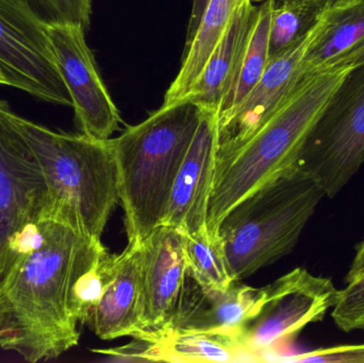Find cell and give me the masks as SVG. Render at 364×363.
I'll return each mask as SVG.
<instances>
[{
  "mask_svg": "<svg viewBox=\"0 0 364 363\" xmlns=\"http://www.w3.org/2000/svg\"><path fill=\"white\" fill-rule=\"evenodd\" d=\"M102 247L43 209L0 273V350L36 363L76 347L73 288Z\"/></svg>",
  "mask_w": 364,
  "mask_h": 363,
  "instance_id": "1",
  "label": "cell"
},
{
  "mask_svg": "<svg viewBox=\"0 0 364 363\" xmlns=\"http://www.w3.org/2000/svg\"><path fill=\"white\" fill-rule=\"evenodd\" d=\"M352 68L335 66L305 77L250 140L216 161L208 208L211 236H218L225 215L245 196L296 168L312 128Z\"/></svg>",
  "mask_w": 364,
  "mask_h": 363,
  "instance_id": "2",
  "label": "cell"
},
{
  "mask_svg": "<svg viewBox=\"0 0 364 363\" xmlns=\"http://www.w3.org/2000/svg\"><path fill=\"white\" fill-rule=\"evenodd\" d=\"M203 111L188 99L162 104L112 139L128 243L142 242L164 225L175 180Z\"/></svg>",
  "mask_w": 364,
  "mask_h": 363,
  "instance_id": "3",
  "label": "cell"
},
{
  "mask_svg": "<svg viewBox=\"0 0 364 363\" xmlns=\"http://www.w3.org/2000/svg\"><path fill=\"white\" fill-rule=\"evenodd\" d=\"M46 185L44 210L100 240L119 202L112 139L53 131L12 114Z\"/></svg>",
  "mask_w": 364,
  "mask_h": 363,
  "instance_id": "4",
  "label": "cell"
},
{
  "mask_svg": "<svg viewBox=\"0 0 364 363\" xmlns=\"http://www.w3.org/2000/svg\"><path fill=\"white\" fill-rule=\"evenodd\" d=\"M323 197L314 179L295 168L237 202L218 229L232 281L292 253Z\"/></svg>",
  "mask_w": 364,
  "mask_h": 363,
  "instance_id": "5",
  "label": "cell"
},
{
  "mask_svg": "<svg viewBox=\"0 0 364 363\" xmlns=\"http://www.w3.org/2000/svg\"><path fill=\"white\" fill-rule=\"evenodd\" d=\"M364 163V64L353 67L318 117L296 168L335 198Z\"/></svg>",
  "mask_w": 364,
  "mask_h": 363,
  "instance_id": "6",
  "label": "cell"
},
{
  "mask_svg": "<svg viewBox=\"0 0 364 363\" xmlns=\"http://www.w3.org/2000/svg\"><path fill=\"white\" fill-rule=\"evenodd\" d=\"M339 292L333 279L303 268L267 286L262 308L241 332L246 351L255 362H263L276 347L293 340L310 324L322 322L337 305Z\"/></svg>",
  "mask_w": 364,
  "mask_h": 363,
  "instance_id": "7",
  "label": "cell"
},
{
  "mask_svg": "<svg viewBox=\"0 0 364 363\" xmlns=\"http://www.w3.org/2000/svg\"><path fill=\"white\" fill-rule=\"evenodd\" d=\"M12 114L0 100V273L47 196L42 170Z\"/></svg>",
  "mask_w": 364,
  "mask_h": 363,
  "instance_id": "8",
  "label": "cell"
},
{
  "mask_svg": "<svg viewBox=\"0 0 364 363\" xmlns=\"http://www.w3.org/2000/svg\"><path fill=\"white\" fill-rule=\"evenodd\" d=\"M47 31L81 134L108 140L119 129L121 117L87 44L85 28L48 21Z\"/></svg>",
  "mask_w": 364,
  "mask_h": 363,
  "instance_id": "9",
  "label": "cell"
},
{
  "mask_svg": "<svg viewBox=\"0 0 364 363\" xmlns=\"http://www.w3.org/2000/svg\"><path fill=\"white\" fill-rule=\"evenodd\" d=\"M47 27L30 0H0V62L25 77L38 99L72 107Z\"/></svg>",
  "mask_w": 364,
  "mask_h": 363,
  "instance_id": "10",
  "label": "cell"
},
{
  "mask_svg": "<svg viewBox=\"0 0 364 363\" xmlns=\"http://www.w3.org/2000/svg\"><path fill=\"white\" fill-rule=\"evenodd\" d=\"M218 151V111L203 110L175 180L164 225L178 228L186 234L208 232Z\"/></svg>",
  "mask_w": 364,
  "mask_h": 363,
  "instance_id": "11",
  "label": "cell"
},
{
  "mask_svg": "<svg viewBox=\"0 0 364 363\" xmlns=\"http://www.w3.org/2000/svg\"><path fill=\"white\" fill-rule=\"evenodd\" d=\"M184 242L186 234L168 225L140 242L144 307L140 336L162 332L174 317L188 271Z\"/></svg>",
  "mask_w": 364,
  "mask_h": 363,
  "instance_id": "12",
  "label": "cell"
},
{
  "mask_svg": "<svg viewBox=\"0 0 364 363\" xmlns=\"http://www.w3.org/2000/svg\"><path fill=\"white\" fill-rule=\"evenodd\" d=\"M239 283L235 281L225 290L205 289L186 271L178 306L166 330L241 335L262 308L265 287L252 288Z\"/></svg>",
  "mask_w": 364,
  "mask_h": 363,
  "instance_id": "13",
  "label": "cell"
},
{
  "mask_svg": "<svg viewBox=\"0 0 364 363\" xmlns=\"http://www.w3.org/2000/svg\"><path fill=\"white\" fill-rule=\"evenodd\" d=\"M143 311L142 249L140 242L128 243L87 324L102 340L134 338L143 332Z\"/></svg>",
  "mask_w": 364,
  "mask_h": 363,
  "instance_id": "14",
  "label": "cell"
},
{
  "mask_svg": "<svg viewBox=\"0 0 364 363\" xmlns=\"http://www.w3.org/2000/svg\"><path fill=\"white\" fill-rule=\"evenodd\" d=\"M254 0H243L233 14L222 40L210 55L184 99L203 110H220L230 90L256 16Z\"/></svg>",
  "mask_w": 364,
  "mask_h": 363,
  "instance_id": "15",
  "label": "cell"
},
{
  "mask_svg": "<svg viewBox=\"0 0 364 363\" xmlns=\"http://www.w3.org/2000/svg\"><path fill=\"white\" fill-rule=\"evenodd\" d=\"M138 337L144 341L145 362H255L241 335L168 328Z\"/></svg>",
  "mask_w": 364,
  "mask_h": 363,
  "instance_id": "16",
  "label": "cell"
},
{
  "mask_svg": "<svg viewBox=\"0 0 364 363\" xmlns=\"http://www.w3.org/2000/svg\"><path fill=\"white\" fill-rule=\"evenodd\" d=\"M364 45V0L328 4L314 28L301 62L307 77L333 67L341 58Z\"/></svg>",
  "mask_w": 364,
  "mask_h": 363,
  "instance_id": "17",
  "label": "cell"
},
{
  "mask_svg": "<svg viewBox=\"0 0 364 363\" xmlns=\"http://www.w3.org/2000/svg\"><path fill=\"white\" fill-rule=\"evenodd\" d=\"M243 0H209L196 33L186 44L181 66L164 96V104L181 102L203 72Z\"/></svg>",
  "mask_w": 364,
  "mask_h": 363,
  "instance_id": "18",
  "label": "cell"
},
{
  "mask_svg": "<svg viewBox=\"0 0 364 363\" xmlns=\"http://www.w3.org/2000/svg\"><path fill=\"white\" fill-rule=\"evenodd\" d=\"M276 0H265L257 6L247 44L232 85L218 110V126L228 121L247 99L260 81L269 60V30Z\"/></svg>",
  "mask_w": 364,
  "mask_h": 363,
  "instance_id": "19",
  "label": "cell"
},
{
  "mask_svg": "<svg viewBox=\"0 0 364 363\" xmlns=\"http://www.w3.org/2000/svg\"><path fill=\"white\" fill-rule=\"evenodd\" d=\"M327 0H276L269 30V58L284 53L314 29Z\"/></svg>",
  "mask_w": 364,
  "mask_h": 363,
  "instance_id": "20",
  "label": "cell"
},
{
  "mask_svg": "<svg viewBox=\"0 0 364 363\" xmlns=\"http://www.w3.org/2000/svg\"><path fill=\"white\" fill-rule=\"evenodd\" d=\"M188 272L205 289L225 290L235 281L231 278L224 246L220 236L209 232L186 234L184 242Z\"/></svg>",
  "mask_w": 364,
  "mask_h": 363,
  "instance_id": "21",
  "label": "cell"
},
{
  "mask_svg": "<svg viewBox=\"0 0 364 363\" xmlns=\"http://www.w3.org/2000/svg\"><path fill=\"white\" fill-rule=\"evenodd\" d=\"M115 254L102 247L73 288L72 311L78 323L87 324L114 271Z\"/></svg>",
  "mask_w": 364,
  "mask_h": 363,
  "instance_id": "22",
  "label": "cell"
},
{
  "mask_svg": "<svg viewBox=\"0 0 364 363\" xmlns=\"http://www.w3.org/2000/svg\"><path fill=\"white\" fill-rule=\"evenodd\" d=\"M331 318L342 332H364V274L340 290Z\"/></svg>",
  "mask_w": 364,
  "mask_h": 363,
  "instance_id": "23",
  "label": "cell"
},
{
  "mask_svg": "<svg viewBox=\"0 0 364 363\" xmlns=\"http://www.w3.org/2000/svg\"><path fill=\"white\" fill-rule=\"evenodd\" d=\"M36 6L46 14L47 21L55 23H73L90 27L92 0H34Z\"/></svg>",
  "mask_w": 364,
  "mask_h": 363,
  "instance_id": "24",
  "label": "cell"
},
{
  "mask_svg": "<svg viewBox=\"0 0 364 363\" xmlns=\"http://www.w3.org/2000/svg\"><path fill=\"white\" fill-rule=\"evenodd\" d=\"M279 362L291 363H364V343L363 345L321 347V349L307 352V353L282 358Z\"/></svg>",
  "mask_w": 364,
  "mask_h": 363,
  "instance_id": "25",
  "label": "cell"
},
{
  "mask_svg": "<svg viewBox=\"0 0 364 363\" xmlns=\"http://www.w3.org/2000/svg\"><path fill=\"white\" fill-rule=\"evenodd\" d=\"M0 85L21 90L36 97V91L33 85L21 75L17 74L8 66L0 62Z\"/></svg>",
  "mask_w": 364,
  "mask_h": 363,
  "instance_id": "26",
  "label": "cell"
},
{
  "mask_svg": "<svg viewBox=\"0 0 364 363\" xmlns=\"http://www.w3.org/2000/svg\"><path fill=\"white\" fill-rule=\"evenodd\" d=\"M364 274V239L355 247V256L348 269V274L344 278V285L357 281Z\"/></svg>",
  "mask_w": 364,
  "mask_h": 363,
  "instance_id": "27",
  "label": "cell"
},
{
  "mask_svg": "<svg viewBox=\"0 0 364 363\" xmlns=\"http://www.w3.org/2000/svg\"><path fill=\"white\" fill-rule=\"evenodd\" d=\"M209 0H193L192 11H191L190 21H188V31H186V44H188L198 29L203 11L207 6Z\"/></svg>",
  "mask_w": 364,
  "mask_h": 363,
  "instance_id": "28",
  "label": "cell"
},
{
  "mask_svg": "<svg viewBox=\"0 0 364 363\" xmlns=\"http://www.w3.org/2000/svg\"><path fill=\"white\" fill-rule=\"evenodd\" d=\"M364 64V45L355 49L352 53H348L336 63L335 66H348V67H356V66ZM333 66V67H335Z\"/></svg>",
  "mask_w": 364,
  "mask_h": 363,
  "instance_id": "29",
  "label": "cell"
},
{
  "mask_svg": "<svg viewBox=\"0 0 364 363\" xmlns=\"http://www.w3.org/2000/svg\"><path fill=\"white\" fill-rule=\"evenodd\" d=\"M327 1H328L329 4H331V2L337 1V0H327Z\"/></svg>",
  "mask_w": 364,
  "mask_h": 363,
  "instance_id": "30",
  "label": "cell"
}]
</instances>
